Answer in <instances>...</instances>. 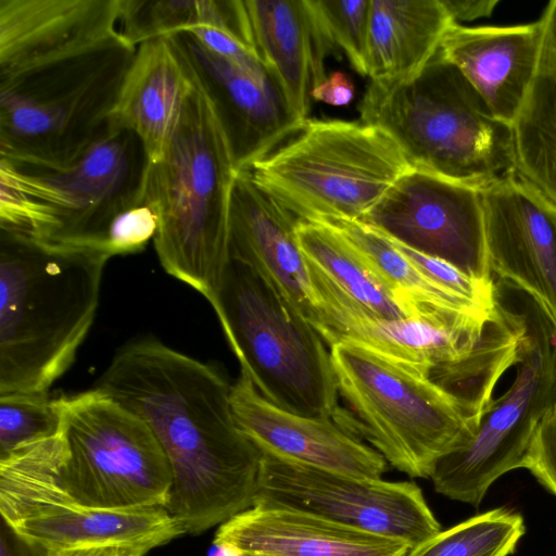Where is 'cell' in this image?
I'll use <instances>...</instances> for the list:
<instances>
[{"instance_id":"37","label":"cell","mask_w":556,"mask_h":556,"mask_svg":"<svg viewBox=\"0 0 556 556\" xmlns=\"http://www.w3.org/2000/svg\"><path fill=\"white\" fill-rule=\"evenodd\" d=\"M455 24L492 15L500 0H442Z\"/></svg>"},{"instance_id":"35","label":"cell","mask_w":556,"mask_h":556,"mask_svg":"<svg viewBox=\"0 0 556 556\" xmlns=\"http://www.w3.org/2000/svg\"><path fill=\"white\" fill-rule=\"evenodd\" d=\"M157 541L116 542L47 549L46 556H144Z\"/></svg>"},{"instance_id":"3","label":"cell","mask_w":556,"mask_h":556,"mask_svg":"<svg viewBox=\"0 0 556 556\" xmlns=\"http://www.w3.org/2000/svg\"><path fill=\"white\" fill-rule=\"evenodd\" d=\"M184 54L189 88L163 160L148 165L143 201L159 215L153 243L162 267L213 307L230 260V204L238 168L214 102Z\"/></svg>"},{"instance_id":"12","label":"cell","mask_w":556,"mask_h":556,"mask_svg":"<svg viewBox=\"0 0 556 556\" xmlns=\"http://www.w3.org/2000/svg\"><path fill=\"white\" fill-rule=\"evenodd\" d=\"M59 433L0 457V513L16 534L46 549L142 541L163 545L184 534L165 507L113 510L74 502L54 478Z\"/></svg>"},{"instance_id":"1","label":"cell","mask_w":556,"mask_h":556,"mask_svg":"<svg viewBox=\"0 0 556 556\" xmlns=\"http://www.w3.org/2000/svg\"><path fill=\"white\" fill-rule=\"evenodd\" d=\"M96 389L155 434L173 476L166 510L184 533L254 505L262 452L239 429L232 386L218 368L142 338L115 353Z\"/></svg>"},{"instance_id":"26","label":"cell","mask_w":556,"mask_h":556,"mask_svg":"<svg viewBox=\"0 0 556 556\" xmlns=\"http://www.w3.org/2000/svg\"><path fill=\"white\" fill-rule=\"evenodd\" d=\"M538 68L511 123L516 175L556 207V0L541 17Z\"/></svg>"},{"instance_id":"9","label":"cell","mask_w":556,"mask_h":556,"mask_svg":"<svg viewBox=\"0 0 556 556\" xmlns=\"http://www.w3.org/2000/svg\"><path fill=\"white\" fill-rule=\"evenodd\" d=\"M58 401L53 472L66 495L97 509L166 508L172 470L144 420L96 388Z\"/></svg>"},{"instance_id":"10","label":"cell","mask_w":556,"mask_h":556,"mask_svg":"<svg viewBox=\"0 0 556 556\" xmlns=\"http://www.w3.org/2000/svg\"><path fill=\"white\" fill-rule=\"evenodd\" d=\"M309 273L317 304L307 320L328 346L361 345L428 374L435 367L457 365L518 344L528 330L527 318L502 303L492 317L425 303L406 318L375 317L351 303L311 267Z\"/></svg>"},{"instance_id":"27","label":"cell","mask_w":556,"mask_h":556,"mask_svg":"<svg viewBox=\"0 0 556 556\" xmlns=\"http://www.w3.org/2000/svg\"><path fill=\"white\" fill-rule=\"evenodd\" d=\"M295 231L309 267L361 311L387 319L417 313L418 303L395 294L337 230L298 219Z\"/></svg>"},{"instance_id":"25","label":"cell","mask_w":556,"mask_h":556,"mask_svg":"<svg viewBox=\"0 0 556 556\" xmlns=\"http://www.w3.org/2000/svg\"><path fill=\"white\" fill-rule=\"evenodd\" d=\"M453 23L442 0H371L370 83L391 86L419 74Z\"/></svg>"},{"instance_id":"14","label":"cell","mask_w":556,"mask_h":556,"mask_svg":"<svg viewBox=\"0 0 556 556\" xmlns=\"http://www.w3.org/2000/svg\"><path fill=\"white\" fill-rule=\"evenodd\" d=\"M254 505L293 508L412 547L442 530L412 481L364 479L262 453Z\"/></svg>"},{"instance_id":"24","label":"cell","mask_w":556,"mask_h":556,"mask_svg":"<svg viewBox=\"0 0 556 556\" xmlns=\"http://www.w3.org/2000/svg\"><path fill=\"white\" fill-rule=\"evenodd\" d=\"M188 88L186 58L175 36L152 39L137 47L111 121L138 136L149 164L163 160Z\"/></svg>"},{"instance_id":"18","label":"cell","mask_w":556,"mask_h":556,"mask_svg":"<svg viewBox=\"0 0 556 556\" xmlns=\"http://www.w3.org/2000/svg\"><path fill=\"white\" fill-rule=\"evenodd\" d=\"M481 197L491 271L527 293L556 333V207L517 175Z\"/></svg>"},{"instance_id":"2","label":"cell","mask_w":556,"mask_h":556,"mask_svg":"<svg viewBox=\"0 0 556 556\" xmlns=\"http://www.w3.org/2000/svg\"><path fill=\"white\" fill-rule=\"evenodd\" d=\"M110 258L0 228V395L48 394L68 370Z\"/></svg>"},{"instance_id":"4","label":"cell","mask_w":556,"mask_h":556,"mask_svg":"<svg viewBox=\"0 0 556 556\" xmlns=\"http://www.w3.org/2000/svg\"><path fill=\"white\" fill-rule=\"evenodd\" d=\"M359 113L395 141L415 170L479 191L516 175L511 126L439 50L406 81L370 83Z\"/></svg>"},{"instance_id":"17","label":"cell","mask_w":556,"mask_h":556,"mask_svg":"<svg viewBox=\"0 0 556 556\" xmlns=\"http://www.w3.org/2000/svg\"><path fill=\"white\" fill-rule=\"evenodd\" d=\"M119 0H0V89L123 38Z\"/></svg>"},{"instance_id":"20","label":"cell","mask_w":556,"mask_h":556,"mask_svg":"<svg viewBox=\"0 0 556 556\" xmlns=\"http://www.w3.org/2000/svg\"><path fill=\"white\" fill-rule=\"evenodd\" d=\"M296 223L247 172H238L230 204V256L258 271L308 319L317 298L296 237Z\"/></svg>"},{"instance_id":"30","label":"cell","mask_w":556,"mask_h":556,"mask_svg":"<svg viewBox=\"0 0 556 556\" xmlns=\"http://www.w3.org/2000/svg\"><path fill=\"white\" fill-rule=\"evenodd\" d=\"M525 533L519 513L497 507L441 530L406 556H510Z\"/></svg>"},{"instance_id":"7","label":"cell","mask_w":556,"mask_h":556,"mask_svg":"<svg viewBox=\"0 0 556 556\" xmlns=\"http://www.w3.org/2000/svg\"><path fill=\"white\" fill-rule=\"evenodd\" d=\"M412 169L395 141L377 126L308 118L244 172L296 219L325 223L359 220Z\"/></svg>"},{"instance_id":"19","label":"cell","mask_w":556,"mask_h":556,"mask_svg":"<svg viewBox=\"0 0 556 556\" xmlns=\"http://www.w3.org/2000/svg\"><path fill=\"white\" fill-rule=\"evenodd\" d=\"M241 432L262 452L294 463L364 479H381L384 457L330 418L286 412L263 397L241 372L231 389Z\"/></svg>"},{"instance_id":"23","label":"cell","mask_w":556,"mask_h":556,"mask_svg":"<svg viewBox=\"0 0 556 556\" xmlns=\"http://www.w3.org/2000/svg\"><path fill=\"white\" fill-rule=\"evenodd\" d=\"M254 52L273 73L294 113L308 119L313 90L326 79L333 50L309 0H244Z\"/></svg>"},{"instance_id":"8","label":"cell","mask_w":556,"mask_h":556,"mask_svg":"<svg viewBox=\"0 0 556 556\" xmlns=\"http://www.w3.org/2000/svg\"><path fill=\"white\" fill-rule=\"evenodd\" d=\"M137 47L121 40L0 89V159L61 168L111 127V113Z\"/></svg>"},{"instance_id":"21","label":"cell","mask_w":556,"mask_h":556,"mask_svg":"<svg viewBox=\"0 0 556 556\" xmlns=\"http://www.w3.org/2000/svg\"><path fill=\"white\" fill-rule=\"evenodd\" d=\"M542 20L507 26L453 23L439 52L478 91L493 115L511 125L535 75Z\"/></svg>"},{"instance_id":"36","label":"cell","mask_w":556,"mask_h":556,"mask_svg":"<svg viewBox=\"0 0 556 556\" xmlns=\"http://www.w3.org/2000/svg\"><path fill=\"white\" fill-rule=\"evenodd\" d=\"M355 93L350 77L342 72H333L319 84L312 92V99L334 106L349 104Z\"/></svg>"},{"instance_id":"38","label":"cell","mask_w":556,"mask_h":556,"mask_svg":"<svg viewBox=\"0 0 556 556\" xmlns=\"http://www.w3.org/2000/svg\"><path fill=\"white\" fill-rule=\"evenodd\" d=\"M0 556H46L47 549L16 534L3 520L1 522Z\"/></svg>"},{"instance_id":"15","label":"cell","mask_w":556,"mask_h":556,"mask_svg":"<svg viewBox=\"0 0 556 556\" xmlns=\"http://www.w3.org/2000/svg\"><path fill=\"white\" fill-rule=\"evenodd\" d=\"M358 222L472 277L492 280L477 189L412 169Z\"/></svg>"},{"instance_id":"13","label":"cell","mask_w":556,"mask_h":556,"mask_svg":"<svg viewBox=\"0 0 556 556\" xmlns=\"http://www.w3.org/2000/svg\"><path fill=\"white\" fill-rule=\"evenodd\" d=\"M516 368L514 382L493 401L472 439L437 463L430 477L435 492L478 507L500 477L522 468L534 432L556 401V333L543 315L529 324Z\"/></svg>"},{"instance_id":"33","label":"cell","mask_w":556,"mask_h":556,"mask_svg":"<svg viewBox=\"0 0 556 556\" xmlns=\"http://www.w3.org/2000/svg\"><path fill=\"white\" fill-rule=\"evenodd\" d=\"M159 215L153 205L142 202L118 214L108 231L106 251L110 256L136 253L153 240Z\"/></svg>"},{"instance_id":"32","label":"cell","mask_w":556,"mask_h":556,"mask_svg":"<svg viewBox=\"0 0 556 556\" xmlns=\"http://www.w3.org/2000/svg\"><path fill=\"white\" fill-rule=\"evenodd\" d=\"M327 36L361 75L368 76L371 0H309Z\"/></svg>"},{"instance_id":"22","label":"cell","mask_w":556,"mask_h":556,"mask_svg":"<svg viewBox=\"0 0 556 556\" xmlns=\"http://www.w3.org/2000/svg\"><path fill=\"white\" fill-rule=\"evenodd\" d=\"M213 543L264 556H406L412 546L287 507L253 505L219 525Z\"/></svg>"},{"instance_id":"5","label":"cell","mask_w":556,"mask_h":556,"mask_svg":"<svg viewBox=\"0 0 556 556\" xmlns=\"http://www.w3.org/2000/svg\"><path fill=\"white\" fill-rule=\"evenodd\" d=\"M329 348L338 391L357 416L348 431L392 467L430 478L443 456L475 435L482 417L426 370L352 343Z\"/></svg>"},{"instance_id":"39","label":"cell","mask_w":556,"mask_h":556,"mask_svg":"<svg viewBox=\"0 0 556 556\" xmlns=\"http://www.w3.org/2000/svg\"><path fill=\"white\" fill-rule=\"evenodd\" d=\"M241 556H264V555H256V554H241Z\"/></svg>"},{"instance_id":"6","label":"cell","mask_w":556,"mask_h":556,"mask_svg":"<svg viewBox=\"0 0 556 556\" xmlns=\"http://www.w3.org/2000/svg\"><path fill=\"white\" fill-rule=\"evenodd\" d=\"M213 309L263 397L296 415L334 416L339 391L326 343L258 271L230 256Z\"/></svg>"},{"instance_id":"11","label":"cell","mask_w":556,"mask_h":556,"mask_svg":"<svg viewBox=\"0 0 556 556\" xmlns=\"http://www.w3.org/2000/svg\"><path fill=\"white\" fill-rule=\"evenodd\" d=\"M148 165L138 136L112 122L97 142L65 167L22 166L0 159V181L46 203L52 224L42 241L110 256L109 227L118 214L143 202Z\"/></svg>"},{"instance_id":"34","label":"cell","mask_w":556,"mask_h":556,"mask_svg":"<svg viewBox=\"0 0 556 556\" xmlns=\"http://www.w3.org/2000/svg\"><path fill=\"white\" fill-rule=\"evenodd\" d=\"M522 468L556 496V401L541 419L525 456Z\"/></svg>"},{"instance_id":"16","label":"cell","mask_w":556,"mask_h":556,"mask_svg":"<svg viewBox=\"0 0 556 556\" xmlns=\"http://www.w3.org/2000/svg\"><path fill=\"white\" fill-rule=\"evenodd\" d=\"M203 80L228 137L238 172L267 156L305 121L291 109L279 83L257 54L215 53L189 33L175 35Z\"/></svg>"},{"instance_id":"28","label":"cell","mask_w":556,"mask_h":556,"mask_svg":"<svg viewBox=\"0 0 556 556\" xmlns=\"http://www.w3.org/2000/svg\"><path fill=\"white\" fill-rule=\"evenodd\" d=\"M119 26L125 40L135 47L213 27L253 49L244 0H119Z\"/></svg>"},{"instance_id":"29","label":"cell","mask_w":556,"mask_h":556,"mask_svg":"<svg viewBox=\"0 0 556 556\" xmlns=\"http://www.w3.org/2000/svg\"><path fill=\"white\" fill-rule=\"evenodd\" d=\"M321 224L343 236L372 271L401 298L481 317H492L498 308L486 312L439 288L425 278L387 237L358 220L338 219Z\"/></svg>"},{"instance_id":"31","label":"cell","mask_w":556,"mask_h":556,"mask_svg":"<svg viewBox=\"0 0 556 556\" xmlns=\"http://www.w3.org/2000/svg\"><path fill=\"white\" fill-rule=\"evenodd\" d=\"M61 427L58 397L21 393L0 395V457L56 435Z\"/></svg>"}]
</instances>
